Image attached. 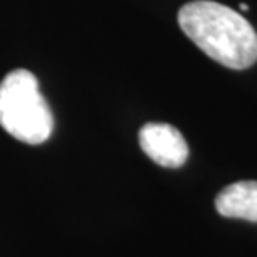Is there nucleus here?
Segmentation results:
<instances>
[{
    "mask_svg": "<svg viewBox=\"0 0 257 257\" xmlns=\"http://www.w3.org/2000/svg\"><path fill=\"white\" fill-rule=\"evenodd\" d=\"M177 22L205 55L234 70L257 62V34L244 15L212 0H194L181 7Z\"/></svg>",
    "mask_w": 257,
    "mask_h": 257,
    "instance_id": "1",
    "label": "nucleus"
},
{
    "mask_svg": "<svg viewBox=\"0 0 257 257\" xmlns=\"http://www.w3.org/2000/svg\"><path fill=\"white\" fill-rule=\"evenodd\" d=\"M0 125L29 146H40L52 136L54 115L32 72L15 69L0 82Z\"/></svg>",
    "mask_w": 257,
    "mask_h": 257,
    "instance_id": "2",
    "label": "nucleus"
},
{
    "mask_svg": "<svg viewBox=\"0 0 257 257\" xmlns=\"http://www.w3.org/2000/svg\"><path fill=\"white\" fill-rule=\"evenodd\" d=\"M139 144L144 154L156 164L177 169L186 164L189 146L176 127L164 122H149L139 131Z\"/></svg>",
    "mask_w": 257,
    "mask_h": 257,
    "instance_id": "3",
    "label": "nucleus"
},
{
    "mask_svg": "<svg viewBox=\"0 0 257 257\" xmlns=\"http://www.w3.org/2000/svg\"><path fill=\"white\" fill-rule=\"evenodd\" d=\"M215 209L224 217L257 222V181H240L224 187L215 197Z\"/></svg>",
    "mask_w": 257,
    "mask_h": 257,
    "instance_id": "4",
    "label": "nucleus"
},
{
    "mask_svg": "<svg viewBox=\"0 0 257 257\" xmlns=\"http://www.w3.org/2000/svg\"><path fill=\"white\" fill-rule=\"evenodd\" d=\"M239 9H240V10H244V12H245V10H249V5H247V4H240V5H239Z\"/></svg>",
    "mask_w": 257,
    "mask_h": 257,
    "instance_id": "5",
    "label": "nucleus"
}]
</instances>
